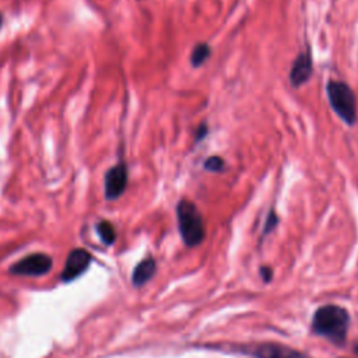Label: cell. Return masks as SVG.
Returning a JSON list of instances; mask_svg holds the SVG:
<instances>
[{
    "mask_svg": "<svg viewBox=\"0 0 358 358\" xmlns=\"http://www.w3.org/2000/svg\"><path fill=\"white\" fill-rule=\"evenodd\" d=\"M0 25H1V15H0Z\"/></svg>",
    "mask_w": 358,
    "mask_h": 358,
    "instance_id": "obj_16",
    "label": "cell"
},
{
    "mask_svg": "<svg viewBox=\"0 0 358 358\" xmlns=\"http://www.w3.org/2000/svg\"><path fill=\"white\" fill-rule=\"evenodd\" d=\"M348 324L350 316L347 310L337 305H324L312 317V330L337 345L345 341Z\"/></svg>",
    "mask_w": 358,
    "mask_h": 358,
    "instance_id": "obj_1",
    "label": "cell"
},
{
    "mask_svg": "<svg viewBox=\"0 0 358 358\" xmlns=\"http://www.w3.org/2000/svg\"><path fill=\"white\" fill-rule=\"evenodd\" d=\"M96 232L105 245H112L116 239L115 227L109 221H99L96 224Z\"/></svg>",
    "mask_w": 358,
    "mask_h": 358,
    "instance_id": "obj_11",
    "label": "cell"
},
{
    "mask_svg": "<svg viewBox=\"0 0 358 358\" xmlns=\"http://www.w3.org/2000/svg\"><path fill=\"white\" fill-rule=\"evenodd\" d=\"M313 73V59L312 52L309 49L302 50L296 55V57L292 62L291 70H289V83L294 88H299L305 83H308Z\"/></svg>",
    "mask_w": 358,
    "mask_h": 358,
    "instance_id": "obj_6",
    "label": "cell"
},
{
    "mask_svg": "<svg viewBox=\"0 0 358 358\" xmlns=\"http://www.w3.org/2000/svg\"><path fill=\"white\" fill-rule=\"evenodd\" d=\"M326 94L333 112L350 127L357 123V98L351 87L338 80H330Z\"/></svg>",
    "mask_w": 358,
    "mask_h": 358,
    "instance_id": "obj_3",
    "label": "cell"
},
{
    "mask_svg": "<svg viewBox=\"0 0 358 358\" xmlns=\"http://www.w3.org/2000/svg\"><path fill=\"white\" fill-rule=\"evenodd\" d=\"M246 352L255 358H310L298 350L281 344H259Z\"/></svg>",
    "mask_w": 358,
    "mask_h": 358,
    "instance_id": "obj_8",
    "label": "cell"
},
{
    "mask_svg": "<svg viewBox=\"0 0 358 358\" xmlns=\"http://www.w3.org/2000/svg\"><path fill=\"white\" fill-rule=\"evenodd\" d=\"M277 222H278V217L275 214L274 210H270L268 214H267V218H266V222H264V229H263V234L267 235L268 232H271L275 227H277Z\"/></svg>",
    "mask_w": 358,
    "mask_h": 358,
    "instance_id": "obj_13",
    "label": "cell"
},
{
    "mask_svg": "<svg viewBox=\"0 0 358 358\" xmlns=\"http://www.w3.org/2000/svg\"><path fill=\"white\" fill-rule=\"evenodd\" d=\"M204 169H207L208 172L220 173L225 169V161L220 155H211L204 161Z\"/></svg>",
    "mask_w": 358,
    "mask_h": 358,
    "instance_id": "obj_12",
    "label": "cell"
},
{
    "mask_svg": "<svg viewBox=\"0 0 358 358\" xmlns=\"http://www.w3.org/2000/svg\"><path fill=\"white\" fill-rule=\"evenodd\" d=\"M211 56V48L207 42H199L192 53H190V64L192 67L197 69V67H201Z\"/></svg>",
    "mask_w": 358,
    "mask_h": 358,
    "instance_id": "obj_10",
    "label": "cell"
},
{
    "mask_svg": "<svg viewBox=\"0 0 358 358\" xmlns=\"http://www.w3.org/2000/svg\"><path fill=\"white\" fill-rule=\"evenodd\" d=\"M176 220H178L179 234L186 246L193 248L203 242L206 236V228H204L203 217L193 201L187 199H180L178 201Z\"/></svg>",
    "mask_w": 358,
    "mask_h": 358,
    "instance_id": "obj_2",
    "label": "cell"
},
{
    "mask_svg": "<svg viewBox=\"0 0 358 358\" xmlns=\"http://www.w3.org/2000/svg\"><path fill=\"white\" fill-rule=\"evenodd\" d=\"M208 133V126L207 123H200L199 127L196 129V141H201Z\"/></svg>",
    "mask_w": 358,
    "mask_h": 358,
    "instance_id": "obj_14",
    "label": "cell"
},
{
    "mask_svg": "<svg viewBox=\"0 0 358 358\" xmlns=\"http://www.w3.org/2000/svg\"><path fill=\"white\" fill-rule=\"evenodd\" d=\"M127 166L124 164H117L106 171L103 179V190L106 200H116L123 194L127 186Z\"/></svg>",
    "mask_w": 358,
    "mask_h": 358,
    "instance_id": "obj_5",
    "label": "cell"
},
{
    "mask_svg": "<svg viewBox=\"0 0 358 358\" xmlns=\"http://www.w3.org/2000/svg\"><path fill=\"white\" fill-rule=\"evenodd\" d=\"M155 262L152 257H147L144 259L143 262H140L134 270H133V274H131V281H133V285L134 287H141L144 285L148 280L152 278V275L155 274Z\"/></svg>",
    "mask_w": 358,
    "mask_h": 358,
    "instance_id": "obj_9",
    "label": "cell"
},
{
    "mask_svg": "<svg viewBox=\"0 0 358 358\" xmlns=\"http://www.w3.org/2000/svg\"><path fill=\"white\" fill-rule=\"evenodd\" d=\"M91 262V256L84 249H74L69 253L62 271L63 281H71L85 271Z\"/></svg>",
    "mask_w": 358,
    "mask_h": 358,
    "instance_id": "obj_7",
    "label": "cell"
},
{
    "mask_svg": "<svg viewBox=\"0 0 358 358\" xmlns=\"http://www.w3.org/2000/svg\"><path fill=\"white\" fill-rule=\"evenodd\" d=\"M271 274H273L271 270H268L267 267H264V268L262 267V275H263V278H264L266 281H268V280L271 278Z\"/></svg>",
    "mask_w": 358,
    "mask_h": 358,
    "instance_id": "obj_15",
    "label": "cell"
},
{
    "mask_svg": "<svg viewBox=\"0 0 358 358\" xmlns=\"http://www.w3.org/2000/svg\"><path fill=\"white\" fill-rule=\"evenodd\" d=\"M52 268V259L45 253H34L11 266L10 271L17 275H42Z\"/></svg>",
    "mask_w": 358,
    "mask_h": 358,
    "instance_id": "obj_4",
    "label": "cell"
}]
</instances>
